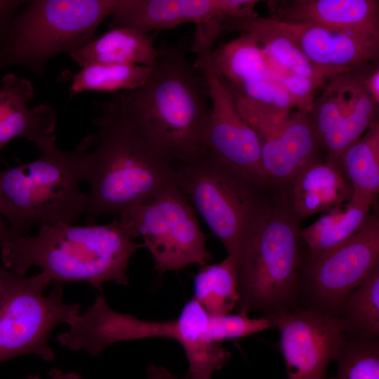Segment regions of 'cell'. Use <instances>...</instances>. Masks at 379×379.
Masks as SVG:
<instances>
[{"label": "cell", "mask_w": 379, "mask_h": 379, "mask_svg": "<svg viewBox=\"0 0 379 379\" xmlns=\"http://www.w3.org/2000/svg\"><path fill=\"white\" fill-rule=\"evenodd\" d=\"M95 131L77 149L82 155L83 178L90 186L86 225L103 214L118 217L175 185L173 161L108 100L99 105Z\"/></svg>", "instance_id": "1"}, {"label": "cell", "mask_w": 379, "mask_h": 379, "mask_svg": "<svg viewBox=\"0 0 379 379\" xmlns=\"http://www.w3.org/2000/svg\"><path fill=\"white\" fill-rule=\"evenodd\" d=\"M157 51L145 81L108 101L173 164L185 162L204 152L207 85L182 49L163 41Z\"/></svg>", "instance_id": "2"}, {"label": "cell", "mask_w": 379, "mask_h": 379, "mask_svg": "<svg viewBox=\"0 0 379 379\" xmlns=\"http://www.w3.org/2000/svg\"><path fill=\"white\" fill-rule=\"evenodd\" d=\"M141 248L117 217L105 225H43L35 235L0 242L3 267L17 274L35 266L54 283L86 281L98 290L109 281L127 286L129 260Z\"/></svg>", "instance_id": "3"}, {"label": "cell", "mask_w": 379, "mask_h": 379, "mask_svg": "<svg viewBox=\"0 0 379 379\" xmlns=\"http://www.w3.org/2000/svg\"><path fill=\"white\" fill-rule=\"evenodd\" d=\"M208 314L194 299L189 300L175 319L154 321L138 319L113 310L102 295L79 314L64 334L69 350H86L100 355L108 346L121 341L164 338L175 340L183 348L189 368L187 379H212L231 359V353L207 335Z\"/></svg>", "instance_id": "4"}, {"label": "cell", "mask_w": 379, "mask_h": 379, "mask_svg": "<svg viewBox=\"0 0 379 379\" xmlns=\"http://www.w3.org/2000/svg\"><path fill=\"white\" fill-rule=\"evenodd\" d=\"M174 168L177 187L222 243L227 256L237 260L281 193L272 196L277 188L253 182L204 151L190 161L175 163Z\"/></svg>", "instance_id": "5"}, {"label": "cell", "mask_w": 379, "mask_h": 379, "mask_svg": "<svg viewBox=\"0 0 379 379\" xmlns=\"http://www.w3.org/2000/svg\"><path fill=\"white\" fill-rule=\"evenodd\" d=\"M300 220L282 194L243 244L237 259L239 312L267 315L301 306Z\"/></svg>", "instance_id": "6"}, {"label": "cell", "mask_w": 379, "mask_h": 379, "mask_svg": "<svg viewBox=\"0 0 379 379\" xmlns=\"http://www.w3.org/2000/svg\"><path fill=\"white\" fill-rule=\"evenodd\" d=\"M40 150L37 159L0 171V214L13 237L35 225L74 224L86 211L81 152L62 151L55 142Z\"/></svg>", "instance_id": "7"}, {"label": "cell", "mask_w": 379, "mask_h": 379, "mask_svg": "<svg viewBox=\"0 0 379 379\" xmlns=\"http://www.w3.org/2000/svg\"><path fill=\"white\" fill-rule=\"evenodd\" d=\"M122 1H25L0 35V71L19 65L42 77L51 58L69 55L93 40Z\"/></svg>", "instance_id": "8"}, {"label": "cell", "mask_w": 379, "mask_h": 379, "mask_svg": "<svg viewBox=\"0 0 379 379\" xmlns=\"http://www.w3.org/2000/svg\"><path fill=\"white\" fill-rule=\"evenodd\" d=\"M51 282L42 272L26 277L0 267V364L27 354L55 359L48 345L51 332L60 324L69 325L81 305L65 302L62 283L44 295Z\"/></svg>", "instance_id": "9"}, {"label": "cell", "mask_w": 379, "mask_h": 379, "mask_svg": "<svg viewBox=\"0 0 379 379\" xmlns=\"http://www.w3.org/2000/svg\"><path fill=\"white\" fill-rule=\"evenodd\" d=\"M117 218L132 238L142 239L159 274L190 264L203 266L213 258L196 212L176 185Z\"/></svg>", "instance_id": "10"}, {"label": "cell", "mask_w": 379, "mask_h": 379, "mask_svg": "<svg viewBox=\"0 0 379 379\" xmlns=\"http://www.w3.org/2000/svg\"><path fill=\"white\" fill-rule=\"evenodd\" d=\"M215 40L211 34L198 32L191 46L197 55L194 65L206 81L211 104L202 149L253 182L274 187L262 166L258 135L240 115L232 92L215 71L212 56Z\"/></svg>", "instance_id": "11"}, {"label": "cell", "mask_w": 379, "mask_h": 379, "mask_svg": "<svg viewBox=\"0 0 379 379\" xmlns=\"http://www.w3.org/2000/svg\"><path fill=\"white\" fill-rule=\"evenodd\" d=\"M379 267V220L371 215L358 232L338 246L309 255L301 272L303 307L335 314L344 298Z\"/></svg>", "instance_id": "12"}, {"label": "cell", "mask_w": 379, "mask_h": 379, "mask_svg": "<svg viewBox=\"0 0 379 379\" xmlns=\"http://www.w3.org/2000/svg\"><path fill=\"white\" fill-rule=\"evenodd\" d=\"M280 333L279 347L287 379H326L345 335L336 314L300 306L264 315Z\"/></svg>", "instance_id": "13"}, {"label": "cell", "mask_w": 379, "mask_h": 379, "mask_svg": "<svg viewBox=\"0 0 379 379\" xmlns=\"http://www.w3.org/2000/svg\"><path fill=\"white\" fill-rule=\"evenodd\" d=\"M212 56L218 77L232 93L270 109L298 110L251 34H240L213 51Z\"/></svg>", "instance_id": "14"}, {"label": "cell", "mask_w": 379, "mask_h": 379, "mask_svg": "<svg viewBox=\"0 0 379 379\" xmlns=\"http://www.w3.org/2000/svg\"><path fill=\"white\" fill-rule=\"evenodd\" d=\"M261 142V163L274 187L286 193L297 175L320 159L321 142L308 113L280 112L257 130Z\"/></svg>", "instance_id": "15"}, {"label": "cell", "mask_w": 379, "mask_h": 379, "mask_svg": "<svg viewBox=\"0 0 379 379\" xmlns=\"http://www.w3.org/2000/svg\"><path fill=\"white\" fill-rule=\"evenodd\" d=\"M254 0H123L107 23L109 28L130 27L145 33L186 23L205 25L221 18L254 14Z\"/></svg>", "instance_id": "16"}, {"label": "cell", "mask_w": 379, "mask_h": 379, "mask_svg": "<svg viewBox=\"0 0 379 379\" xmlns=\"http://www.w3.org/2000/svg\"><path fill=\"white\" fill-rule=\"evenodd\" d=\"M282 22L325 84L326 79L358 72L378 59L379 36Z\"/></svg>", "instance_id": "17"}, {"label": "cell", "mask_w": 379, "mask_h": 379, "mask_svg": "<svg viewBox=\"0 0 379 379\" xmlns=\"http://www.w3.org/2000/svg\"><path fill=\"white\" fill-rule=\"evenodd\" d=\"M34 95L32 82L15 74H6L0 86V151L12 140L22 138L39 149L55 142L57 115L48 105L32 107Z\"/></svg>", "instance_id": "18"}, {"label": "cell", "mask_w": 379, "mask_h": 379, "mask_svg": "<svg viewBox=\"0 0 379 379\" xmlns=\"http://www.w3.org/2000/svg\"><path fill=\"white\" fill-rule=\"evenodd\" d=\"M271 18L287 23H309L330 29L379 36L375 0L270 1Z\"/></svg>", "instance_id": "19"}, {"label": "cell", "mask_w": 379, "mask_h": 379, "mask_svg": "<svg viewBox=\"0 0 379 379\" xmlns=\"http://www.w3.org/2000/svg\"><path fill=\"white\" fill-rule=\"evenodd\" d=\"M352 191L333 162L319 159L297 175L284 194L293 213L301 219L347 201Z\"/></svg>", "instance_id": "20"}, {"label": "cell", "mask_w": 379, "mask_h": 379, "mask_svg": "<svg viewBox=\"0 0 379 379\" xmlns=\"http://www.w3.org/2000/svg\"><path fill=\"white\" fill-rule=\"evenodd\" d=\"M222 26L229 31L253 36L272 70L309 77L322 86L326 85L282 22L253 14L242 18H225Z\"/></svg>", "instance_id": "21"}, {"label": "cell", "mask_w": 379, "mask_h": 379, "mask_svg": "<svg viewBox=\"0 0 379 379\" xmlns=\"http://www.w3.org/2000/svg\"><path fill=\"white\" fill-rule=\"evenodd\" d=\"M157 53V47L147 33L130 27H116L95 36L69 56L81 67L91 63L151 67Z\"/></svg>", "instance_id": "22"}, {"label": "cell", "mask_w": 379, "mask_h": 379, "mask_svg": "<svg viewBox=\"0 0 379 379\" xmlns=\"http://www.w3.org/2000/svg\"><path fill=\"white\" fill-rule=\"evenodd\" d=\"M328 161L338 166L351 184L352 195L373 206L379 192L378 120L361 138Z\"/></svg>", "instance_id": "23"}, {"label": "cell", "mask_w": 379, "mask_h": 379, "mask_svg": "<svg viewBox=\"0 0 379 379\" xmlns=\"http://www.w3.org/2000/svg\"><path fill=\"white\" fill-rule=\"evenodd\" d=\"M372 205L354 196L323 213L312 225L301 230L309 255H314L344 242L369 220Z\"/></svg>", "instance_id": "24"}, {"label": "cell", "mask_w": 379, "mask_h": 379, "mask_svg": "<svg viewBox=\"0 0 379 379\" xmlns=\"http://www.w3.org/2000/svg\"><path fill=\"white\" fill-rule=\"evenodd\" d=\"M194 298L208 314H230L239 302L236 259L201 266L194 278Z\"/></svg>", "instance_id": "25"}, {"label": "cell", "mask_w": 379, "mask_h": 379, "mask_svg": "<svg viewBox=\"0 0 379 379\" xmlns=\"http://www.w3.org/2000/svg\"><path fill=\"white\" fill-rule=\"evenodd\" d=\"M151 67L91 63L82 67L76 73L64 72L61 77L69 82L72 95L84 91L114 93L133 89L141 85L148 77Z\"/></svg>", "instance_id": "26"}, {"label": "cell", "mask_w": 379, "mask_h": 379, "mask_svg": "<svg viewBox=\"0 0 379 379\" xmlns=\"http://www.w3.org/2000/svg\"><path fill=\"white\" fill-rule=\"evenodd\" d=\"M335 314L346 333L379 338V267L344 298Z\"/></svg>", "instance_id": "27"}, {"label": "cell", "mask_w": 379, "mask_h": 379, "mask_svg": "<svg viewBox=\"0 0 379 379\" xmlns=\"http://www.w3.org/2000/svg\"><path fill=\"white\" fill-rule=\"evenodd\" d=\"M378 106L366 90L363 79L350 110L339 124L321 140V147L327 152V160L335 159L378 120Z\"/></svg>", "instance_id": "28"}, {"label": "cell", "mask_w": 379, "mask_h": 379, "mask_svg": "<svg viewBox=\"0 0 379 379\" xmlns=\"http://www.w3.org/2000/svg\"><path fill=\"white\" fill-rule=\"evenodd\" d=\"M333 360L337 374L326 379H379V340L345 332Z\"/></svg>", "instance_id": "29"}, {"label": "cell", "mask_w": 379, "mask_h": 379, "mask_svg": "<svg viewBox=\"0 0 379 379\" xmlns=\"http://www.w3.org/2000/svg\"><path fill=\"white\" fill-rule=\"evenodd\" d=\"M267 328H272V326L265 317L251 318L241 312L208 314L207 335L211 341L217 343L227 339L247 337Z\"/></svg>", "instance_id": "30"}, {"label": "cell", "mask_w": 379, "mask_h": 379, "mask_svg": "<svg viewBox=\"0 0 379 379\" xmlns=\"http://www.w3.org/2000/svg\"><path fill=\"white\" fill-rule=\"evenodd\" d=\"M347 104L348 100L331 82L325 86L322 93L314 99L308 117L320 142L341 121L345 115Z\"/></svg>", "instance_id": "31"}, {"label": "cell", "mask_w": 379, "mask_h": 379, "mask_svg": "<svg viewBox=\"0 0 379 379\" xmlns=\"http://www.w3.org/2000/svg\"><path fill=\"white\" fill-rule=\"evenodd\" d=\"M25 2V1L19 0H0V35Z\"/></svg>", "instance_id": "32"}, {"label": "cell", "mask_w": 379, "mask_h": 379, "mask_svg": "<svg viewBox=\"0 0 379 379\" xmlns=\"http://www.w3.org/2000/svg\"><path fill=\"white\" fill-rule=\"evenodd\" d=\"M364 84L366 90L373 100L379 104V69L375 67L367 77L364 78Z\"/></svg>", "instance_id": "33"}, {"label": "cell", "mask_w": 379, "mask_h": 379, "mask_svg": "<svg viewBox=\"0 0 379 379\" xmlns=\"http://www.w3.org/2000/svg\"><path fill=\"white\" fill-rule=\"evenodd\" d=\"M146 373L147 379H180L173 375L166 368L152 364L147 366Z\"/></svg>", "instance_id": "34"}, {"label": "cell", "mask_w": 379, "mask_h": 379, "mask_svg": "<svg viewBox=\"0 0 379 379\" xmlns=\"http://www.w3.org/2000/svg\"><path fill=\"white\" fill-rule=\"evenodd\" d=\"M48 375L51 379H82L81 376L74 371L65 373L58 368H52Z\"/></svg>", "instance_id": "35"}, {"label": "cell", "mask_w": 379, "mask_h": 379, "mask_svg": "<svg viewBox=\"0 0 379 379\" xmlns=\"http://www.w3.org/2000/svg\"><path fill=\"white\" fill-rule=\"evenodd\" d=\"M0 214V242L9 239L13 237L10 227H8L3 220Z\"/></svg>", "instance_id": "36"}, {"label": "cell", "mask_w": 379, "mask_h": 379, "mask_svg": "<svg viewBox=\"0 0 379 379\" xmlns=\"http://www.w3.org/2000/svg\"><path fill=\"white\" fill-rule=\"evenodd\" d=\"M24 379H40V378L37 375H30L25 378Z\"/></svg>", "instance_id": "37"}]
</instances>
